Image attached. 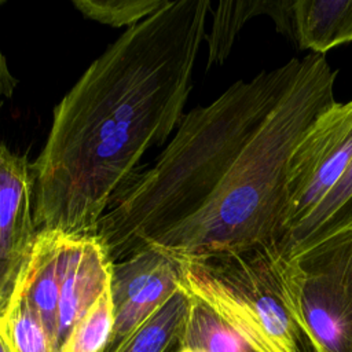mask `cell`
Listing matches in <instances>:
<instances>
[{"label": "cell", "instance_id": "17", "mask_svg": "<svg viewBox=\"0 0 352 352\" xmlns=\"http://www.w3.org/2000/svg\"><path fill=\"white\" fill-rule=\"evenodd\" d=\"M10 352H55L40 318L19 300L3 322Z\"/></svg>", "mask_w": 352, "mask_h": 352}, {"label": "cell", "instance_id": "5", "mask_svg": "<svg viewBox=\"0 0 352 352\" xmlns=\"http://www.w3.org/2000/svg\"><path fill=\"white\" fill-rule=\"evenodd\" d=\"M296 307L315 352H352V227L293 257Z\"/></svg>", "mask_w": 352, "mask_h": 352}, {"label": "cell", "instance_id": "10", "mask_svg": "<svg viewBox=\"0 0 352 352\" xmlns=\"http://www.w3.org/2000/svg\"><path fill=\"white\" fill-rule=\"evenodd\" d=\"M294 0H227L220 1L212 12L213 21L208 43V69L221 65L230 55L232 44L245 23L257 15H268L275 21L276 30L294 41L292 7Z\"/></svg>", "mask_w": 352, "mask_h": 352}, {"label": "cell", "instance_id": "14", "mask_svg": "<svg viewBox=\"0 0 352 352\" xmlns=\"http://www.w3.org/2000/svg\"><path fill=\"white\" fill-rule=\"evenodd\" d=\"M191 305L190 293L180 286L132 336L122 352H169L177 346Z\"/></svg>", "mask_w": 352, "mask_h": 352}, {"label": "cell", "instance_id": "11", "mask_svg": "<svg viewBox=\"0 0 352 352\" xmlns=\"http://www.w3.org/2000/svg\"><path fill=\"white\" fill-rule=\"evenodd\" d=\"M294 44L323 55L352 41V0H294Z\"/></svg>", "mask_w": 352, "mask_h": 352}, {"label": "cell", "instance_id": "20", "mask_svg": "<svg viewBox=\"0 0 352 352\" xmlns=\"http://www.w3.org/2000/svg\"><path fill=\"white\" fill-rule=\"evenodd\" d=\"M173 352H204V351H199L195 348H188V346H177L176 351H173Z\"/></svg>", "mask_w": 352, "mask_h": 352}, {"label": "cell", "instance_id": "7", "mask_svg": "<svg viewBox=\"0 0 352 352\" xmlns=\"http://www.w3.org/2000/svg\"><path fill=\"white\" fill-rule=\"evenodd\" d=\"M33 192L32 162L0 143V323L22 297L36 246Z\"/></svg>", "mask_w": 352, "mask_h": 352}, {"label": "cell", "instance_id": "2", "mask_svg": "<svg viewBox=\"0 0 352 352\" xmlns=\"http://www.w3.org/2000/svg\"><path fill=\"white\" fill-rule=\"evenodd\" d=\"M300 67L301 59L293 58L250 81H235L208 106L184 113L160 155L132 175L99 223L95 236L111 263L205 205Z\"/></svg>", "mask_w": 352, "mask_h": 352}, {"label": "cell", "instance_id": "3", "mask_svg": "<svg viewBox=\"0 0 352 352\" xmlns=\"http://www.w3.org/2000/svg\"><path fill=\"white\" fill-rule=\"evenodd\" d=\"M336 76L323 55L302 58L297 76L205 205L144 248L182 264L274 242L285 208L289 161L315 118L336 103Z\"/></svg>", "mask_w": 352, "mask_h": 352}, {"label": "cell", "instance_id": "19", "mask_svg": "<svg viewBox=\"0 0 352 352\" xmlns=\"http://www.w3.org/2000/svg\"><path fill=\"white\" fill-rule=\"evenodd\" d=\"M0 352H10V345H8V341L6 337L3 323H0Z\"/></svg>", "mask_w": 352, "mask_h": 352}, {"label": "cell", "instance_id": "12", "mask_svg": "<svg viewBox=\"0 0 352 352\" xmlns=\"http://www.w3.org/2000/svg\"><path fill=\"white\" fill-rule=\"evenodd\" d=\"M352 227V161L327 197L290 234L276 242L278 250L293 258L323 239Z\"/></svg>", "mask_w": 352, "mask_h": 352}, {"label": "cell", "instance_id": "18", "mask_svg": "<svg viewBox=\"0 0 352 352\" xmlns=\"http://www.w3.org/2000/svg\"><path fill=\"white\" fill-rule=\"evenodd\" d=\"M16 88V78L12 74L7 58L0 51V114L8 99L12 98Z\"/></svg>", "mask_w": 352, "mask_h": 352}, {"label": "cell", "instance_id": "6", "mask_svg": "<svg viewBox=\"0 0 352 352\" xmlns=\"http://www.w3.org/2000/svg\"><path fill=\"white\" fill-rule=\"evenodd\" d=\"M352 161V100L320 113L289 161L285 208L275 243L327 197Z\"/></svg>", "mask_w": 352, "mask_h": 352}, {"label": "cell", "instance_id": "1", "mask_svg": "<svg viewBox=\"0 0 352 352\" xmlns=\"http://www.w3.org/2000/svg\"><path fill=\"white\" fill-rule=\"evenodd\" d=\"M210 8L175 0L126 29L55 106L32 162L38 232L95 235L142 157L175 133Z\"/></svg>", "mask_w": 352, "mask_h": 352}, {"label": "cell", "instance_id": "4", "mask_svg": "<svg viewBox=\"0 0 352 352\" xmlns=\"http://www.w3.org/2000/svg\"><path fill=\"white\" fill-rule=\"evenodd\" d=\"M182 286L210 305L257 352H315L297 318V264L275 242L182 263Z\"/></svg>", "mask_w": 352, "mask_h": 352}, {"label": "cell", "instance_id": "16", "mask_svg": "<svg viewBox=\"0 0 352 352\" xmlns=\"http://www.w3.org/2000/svg\"><path fill=\"white\" fill-rule=\"evenodd\" d=\"M113 330V305L107 287L74 326L60 352H102Z\"/></svg>", "mask_w": 352, "mask_h": 352}, {"label": "cell", "instance_id": "8", "mask_svg": "<svg viewBox=\"0 0 352 352\" xmlns=\"http://www.w3.org/2000/svg\"><path fill=\"white\" fill-rule=\"evenodd\" d=\"M110 268L111 261L95 235H66L55 352H60L74 326L109 287Z\"/></svg>", "mask_w": 352, "mask_h": 352}, {"label": "cell", "instance_id": "9", "mask_svg": "<svg viewBox=\"0 0 352 352\" xmlns=\"http://www.w3.org/2000/svg\"><path fill=\"white\" fill-rule=\"evenodd\" d=\"M66 235L51 231L37 234L28 278L21 300L40 318L48 331L54 351L58 331V304L62 286Z\"/></svg>", "mask_w": 352, "mask_h": 352}, {"label": "cell", "instance_id": "13", "mask_svg": "<svg viewBox=\"0 0 352 352\" xmlns=\"http://www.w3.org/2000/svg\"><path fill=\"white\" fill-rule=\"evenodd\" d=\"M177 346L204 352H257L210 305L194 296H191V305Z\"/></svg>", "mask_w": 352, "mask_h": 352}, {"label": "cell", "instance_id": "15", "mask_svg": "<svg viewBox=\"0 0 352 352\" xmlns=\"http://www.w3.org/2000/svg\"><path fill=\"white\" fill-rule=\"evenodd\" d=\"M73 6L88 19L111 28H133L157 11L165 8L169 0H73Z\"/></svg>", "mask_w": 352, "mask_h": 352}]
</instances>
